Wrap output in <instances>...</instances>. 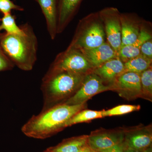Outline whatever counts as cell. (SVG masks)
<instances>
[{"instance_id": "cell-1", "label": "cell", "mask_w": 152, "mask_h": 152, "mask_svg": "<svg viewBox=\"0 0 152 152\" xmlns=\"http://www.w3.org/2000/svg\"><path fill=\"white\" fill-rule=\"evenodd\" d=\"M86 103L76 105L63 103L37 115H34L22 126L21 131L28 137L46 139L66 128L71 118L86 107Z\"/></svg>"}, {"instance_id": "cell-2", "label": "cell", "mask_w": 152, "mask_h": 152, "mask_svg": "<svg viewBox=\"0 0 152 152\" xmlns=\"http://www.w3.org/2000/svg\"><path fill=\"white\" fill-rule=\"evenodd\" d=\"M23 35L5 33L0 36V47L14 65L24 71L32 70L37 60L38 42L32 27L22 25Z\"/></svg>"}, {"instance_id": "cell-3", "label": "cell", "mask_w": 152, "mask_h": 152, "mask_svg": "<svg viewBox=\"0 0 152 152\" xmlns=\"http://www.w3.org/2000/svg\"><path fill=\"white\" fill-rule=\"evenodd\" d=\"M87 74L62 72L45 75L41 87L43 96L42 111L64 103L78 90Z\"/></svg>"}, {"instance_id": "cell-4", "label": "cell", "mask_w": 152, "mask_h": 152, "mask_svg": "<svg viewBox=\"0 0 152 152\" xmlns=\"http://www.w3.org/2000/svg\"><path fill=\"white\" fill-rule=\"evenodd\" d=\"M107 42L99 12L92 13L79 21L68 48L77 50L96 48Z\"/></svg>"}, {"instance_id": "cell-5", "label": "cell", "mask_w": 152, "mask_h": 152, "mask_svg": "<svg viewBox=\"0 0 152 152\" xmlns=\"http://www.w3.org/2000/svg\"><path fill=\"white\" fill-rule=\"evenodd\" d=\"M94 69L79 50L67 48L57 55L45 75L62 72L88 74Z\"/></svg>"}, {"instance_id": "cell-6", "label": "cell", "mask_w": 152, "mask_h": 152, "mask_svg": "<svg viewBox=\"0 0 152 152\" xmlns=\"http://www.w3.org/2000/svg\"><path fill=\"white\" fill-rule=\"evenodd\" d=\"M107 42L117 54L121 46V13L116 8L108 7L98 12Z\"/></svg>"}, {"instance_id": "cell-7", "label": "cell", "mask_w": 152, "mask_h": 152, "mask_svg": "<svg viewBox=\"0 0 152 152\" xmlns=\"http://www.w3.org/2000/svg\"><path fill=\"white\" fill-rule=\"evenodd\" d=\"M110 90L112 91V87L105 83L93 71L85 76L78 90L64 103L69 105L85 103L95 95Z\"/></svg>"}, {"instance_id": "cell-8", "label": "cell", "mask_w": 152, "mask_h": 152, "mask_svg": "<svg viewBox=\"0 0 152 152\" xmlns=\"http://www.w3.org/2000/svg\"><path fill=\"white\" fill-rule=\"evenodd\" d=\"M112 91L128 100L142 97L140 74L127 72L120 75L112 86Z\"/></svg>"}, {"instance_id": "cell-9", "label": "cell", "mask_w": 152, "mask_h": 152, "mask_svg": "<svg viewBox=\"0 0 152 152\" xmlns=\"http://www.w3.org/2000/svg\"><path fill=\"white\" fill-rule=\"evenodd\" d=\"M136 14L121 13V46L134 43L139 37L143 21Z\"/></svg>"}, {"instance_id": "cell-10", "label": "cell", "mask_w": 152, "mask_h": 152, "mask_svg": "<svg viewBox=\"0 0 152 152\" xmlns=\"http://www.w3.org/2000/svg\"><path fill=\"white\" fill-rule=\"evenodd\" d=\"M125 134L124 132L121 131L95 133L88 136L87 144L91 149L102 151L123 143L124 140Z\"/></svg>"}, {"instance_id": "cell-11", "label": "cell", "mask_w": 152, "mask_h": 152, "mask_svg": "<svg viewBox=\"0 0 152 152\" xmlns=\"http://www.w3.org/2000/svg\"><path fill=\"white\" fill-rule=\"evenodd\" d=\"M151 23L143 20L141 31L138 39L133 43L121 47L117 56L124 63L140 55L142 45L149 39L152 38Z\"/></svg>"}, {"instance_id": "cell-12", "label": "cell", "mask_w": 152, "mask_h": 152, "mask_svg": "<svg viewBox=\"0 0 152 152\" xmlns=\"http://www.w3.org/2000/svg\"><path fill=\"white\" fill-rule=\"evenodd\" d=\"M151 129L140 128L125 133L124 143L126 148L140 152H143L152 143Z\"/></svg>"}, {"instance_id": "cell-13", "label": "cell", "mask_w": 152, "mask_h": 152, "mask_svg": "<svg viewBox=\"0 0 152 152\" xmlns=\"http://www.w3.org/2000/svg\"><path fill=\"white\" fill-rule=\"evenodd\" d=\"M124 69V63L117 56L95 68L93 72L112 87L117 78L123 74Z\"/></svg>"}, {"instance_id": "cell-14", "label": "cell", "mask_w": 152, "mask_h": 152, "mask_svg": "<svg viewBox=\"0 0 152 152\" xmlns=\"http://www.w3.org/2000/svg\"><path fill=\"white\" fill-rule=\"evenodd\" d=\"M83 0H58V34L65 29L75 15Z\"/></svg>"}, {"instance_id": "cell-15", "label": "cell", "mask_w": 152, "mask_h": 152, "mask_svg": "<svg viewBox=\"0 0 152 152\" xmlns=\"http://www.w3.org/2000/svg\"><path fill=\"white\" fill-rule=\"evenodd\" d=\"M79 50L83 54L94 69L117 56V53L107 42L96 48Z\"/></svg>"}, {"instance_id": "cell-16", "label": "cell", "mask_w": 152, "mask_h": 152, "mask_svg": "<svg viewBox=\"0 0 152 152\" xmlns=\"http://www.w3.org/2000/svg\"><path fill=\"white\" fill-rule=\"evenodd\" d=\"M40 7L46 21L47 30L54 40L58 34V0H36Z\"/></svg>"}, {"instance_id": "cell-17", "label": "cell", "mask_w": 152, "mask_h": 152, "mask_svg": "<svg viewBox=\"0 0 152 152\" xmlns=\"http://www.w3.org/2000/svg\"><path fill=\"white\" fill-rule=\"evenodd\" d=\"M88 136H82L67 139L46 150L51 152H78L88 146Z\"/></svg>"}, {"instance_id": "cell-18", "label": "cell", "mask_w": 152, "mask_h": 152, "mask_svg": "<svg viewBox=\"0 0 152 152\" xmlns=\"http://www.w3.org/2000/svg\"><path fill=\"white\" fill-rule=\"evenodd\" d=\"M152 62V61L142 55H139L124 63L123 73L127 72H132L141 74L151 66Z\"/></svg>"}, {"instance_id": "cell-19", "label": "cell", "mask_w": 152, "mask_h": 152, "mask_svg": "<svg viewBox=\"0 0 152 152\" xmlns=\"http://www.w3.org/2000/svg\"><path fill=\"white\" fill-rule=\"evenodd\" d=\"M104 118L102 111L83 110L76 114L66 124V128L76 124L87 122L96 119Z\"/></svg>"}, {"instance_id": "cell-20", "label": "cell", "mask_w": 152, "mask_h": 152, "mask_svg": "<svg viewBox=\"0 0 152 152\" xmlns=\"http://www.w3.org/2000/svg\"><path fill=\"white\" fill-rule=\"evenodd\" d=\"M0 30H4L6 33L10 34L23 35L24 34L22 26H19L17 25L15 16L11 13L4 14L1 19Z\"/></svg>"}, {"instance_id": "cell-21", "label": "cell", "mask_w": 152, "mask_h": 152, "mask_svg": "<svg viewBox=\"0 0 152 152\" xmlns=\"http://www.w3.org/2000/svg\"><path fill=\"white\" fill-rule=\"evenodd\" d=\"M142 98L152 101V68L150 67L140 74Z\"/></svg>"}, {"instance_id": "cell-22", "label": "cell", "mask_w": 152, "mask_h": 152, "mask_svg": "<svg viewBox=\"0 0 152 152\" xmlns=\"http://www.w3.org/2000/svg\"><path fill=\"white\" fill-rule=\"evenodd\" d=\"M141 109L140 105H121L110 110H102L104 118L113 116L121 115L138 111Z\"/></svg>"}, {"instance_id": "cell-23", "label": "cell", "mask_w": 152, "mask_h": 152, "mask_svg": "<svg viewBox=\"0 0 152 152\" xmlns=\"http://www.w3.org/2000/svg\"><path fill=\"white\" fill-rule=\"evenodd\" d=\"M12 10L21 11L23 10V9L11 0H0V11L4 15L11 13Z\"/></svg>"}, {"instance_id": "cell-24", "label": "cell", "mask_w": 152, "mask_h": 152, "mask_svg": "<svg viewBox=\"0 0 152 152\" xmlns=\"http://www.w3.org/2000/svg\"><path fill=\"white\" fill-rule=\"evenodd\" d=\"M15 66L0 47V72L11 70Z\"/></svg>"}, {"instance_id": "cell-25", "label": "cell", "mask_w": 152, "mask_h": 152, "mask_svg": "<svg viewBox=\"0 0 152 152\" xmlns=\"http://www.w3.org/2000/svg\"><path fill=\"white\" fill-rule=\"evenodd\" d=\"M140 54L152 61V38L146 41L142 45Z\"/></svg>"}, {"instance_id": "cell-26", "label": "cell", "mask_w": 152, "mask_h": 152, "mask_svg": "<svg viewBox=\"0 0 152 152\" xmlns=\"http://www.w3.org/2000/svg\"><path fill=\"white\" fill-rule=\"evenodd\" d=\"M125 146L124 142L111 148L102 151V152H124Z\"/></svg>"}, {"instance_id": "cell-27", "label": "cell", "mask_w": 152, "mask_h": 152, "mask_svg": "<svg viewBox=\"0 0 152 152\" xmlns=\"http://www.w3.org/2000/svg\"><path fill=\"white\" fill-rule=\"evenodd\" d=\"M91 148L88 146H87L85 147V148H84L82 150H81L80 151L78 152H91ZM42 152H51L49 151H47V150H45L44 151Z\"/></svg>"}, {"instance_id": "cell-28", "label": "cell", "mask_w": 152, "mask_h": 152, "mask_svg": "<svg viewBox=\"0 0 152 152\" xmlns=\"http://www.w3.org/2000/svg\"><path fill=\"white\" fill-rule=\"evenodd\" d=\"M124 152H143L138 151L135 150H132V149L129 148H126L125 147Z\"/></svg>"}, {"instance_id": "cell-29", "label": "cell", "mask_w": 152, "mask_h": 152, "mask_svg": "<svg viewBox=\"0 0 152 152\" xmlns=\"http://www.w3.org/2000/svg\"><path fill=\"white\" fill-rule=\"evenodd\" d=\"M143 152H152L151 149V148H148L147 149L145 150Z\"/></svg>"}, {"instance_id": "cell-30", "label": "cell", "mask_w": 152, "mask_h": 152, "mask_svg": "<svg viewBox=\"0 0 152 152\" xmlns=\"http://www.w3.org/2000/svg\"><path fill=\"white\" fill-rule=\"evenodd\" d=\"M91 152H102L97 151H94V150L91 149Z\"/></svg>"}, {"instance_id": "cell-31", "label": "cell", "mask_w": 152, "mask_h": 152, "mask_svg": "<svg viewBox=\"0 0 152 152\" xmlns=\"http://www.w3.org/2000/svg\"><path fill=\"white\" fill-rule=\"evenodd\" d=\"M0 22H1V19H0ZM1 30H0V36H1Z\"/></svg>"}]
</instances>
